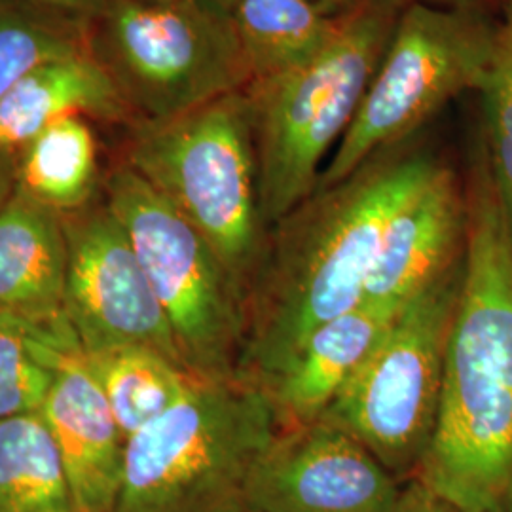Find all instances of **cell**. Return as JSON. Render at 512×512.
<instances>
[{"mask_svg": "<svg viewBox=\"0 0 512 512\" xmlns=\"http://www.w3.org/2000/svg\"><path fill=\"white\" fill-rule=\"evenodd\" d=\"M97 173V141L84 116L55 122L16 156V190L59 215L88 207Z\"/></svg>", "mask_w": 512, "mask_h": 512, "instance_id": "cell-18", "label": "cell"}, {"mask_svg": "<svg viewBox=\"0 0 512 512\" xmlns=\"http://www.w3.org/2000/svg\"><path fill=\"white\" fill-rule=\"evenodd\" d=\"M16 317L0 315V421L40 414L55 378L57 349Z\"/></svg>", "mask_w": 512, "mask_h": 512, "instance_id": "cell-22", "label": "cell"}, {"mask_svg": "<svg viewBox=\"0 0 512 512\" xmlns=\"http://www.w3.org/2000/svg\"><path fill=\"white\" fill-rule=\"evenodd\" d=\"M145 2H175V0H145Z\"/></svg>", "mask_w": 512, "mask_h": 512, "instance_id": "cell-30", "label": "cell"}, {"mask_svg": "<svg viewBox=\"0 0 512 512\" xmlns=\"http://www.w3.org/2000/svg\"><path fill=\"white\" fill-rule=\"evenodd\" d=\"M90 48L135 122H162L253 82L232 19L200 0H110Z\"/></svg>", "mask_w": 512, "mask_h": 512, "instance_id": "cell-8", "label": "cell"}, {"mask_svg": "<svg viewBox=\"0 0 512 512\" xmlns=\"http://www.w3.org/2000/svg\"><path fill=\"white\" fill-rule=\"evenodd\" d=\"M16 192V154L0 150V209Z\"/></svg>", "mask_w": 512, "mask_h": 512, "instance_id": "cell-26", "label": "cell"}, {"mask_svg": "<svg viewBox=\"0 0 512 512\" xmlns=\"http://www.w3.org/2000/svg\"><path fill=\"white\" fill-rule=\"evenodd\" d=\"M442 164L416 135L315 188L275 222L247 294L238 380L255 384L310 332L361 306L389 222Z\"/></svg>", "mask_w": 512, "mask_h": 512, "instance_id": "cell-1", "label": "cell"}, {"mask_svg": "<svg viewBox=\"0 0 512 512\" xmlns=\"http://www.w3.org/2000/svg\"><path fill=\"white\" fill-rule=\"evenodd\" d=\"M313 4H317L323 12H327L330 16H340L346 10H349L353 4H357L359 0H310Z\"/></svg>", "mask_w": 512, "mask_h": 512, "instance_id": "cell-27", "label": "cell"}, {"mask_svg": "<svg viewBox=\"0 0 512 512\" xmlns=\"http://www.w3.org/2000/svg\"><path fill=\"white\" fill-rule=\"evenodd\" d=\"M395 319L359 306L310 332L281 365L251 384L272 406L277 429L321 420Z\"/></svg>", "mask_w": 512, "mask_h": 512, "instance_id": "cell-15", "label": "cell"}, {"mask_svg": "<svg viewBox=\"0 0 512 512\" xmlns=\"http://www.w3.org/2000/svg\"><path fill=\"white\" fill-rule=\"evenodd\" d=\"M65 279L63 215L16 190L0 209V315L57 346H80L65 315Z\"/></svg>", "mask_w": 512, "mask_h": 512, "instance_id": "cell-14", "label": "cell"}, {"mask_svg": "<svg viewBox=\"0 0 512 512\" xmlns=\"http://www.w3.org/2000/svg\"><path fill=\"white\" fill-rule=\"evenodd\" d=\"M495 37L497 25L478 4L404 6L365 99L317 188L342 181L372 154L416 137L461 93L480 92Z\"/></svg>", "mask_w": 512, "mask_h": 512, "instance_id": "cell-7", "label": "cell"}, {"mask_svg": "<svg viewBox=\"0 0 512 512\" xmlns=\"http://www.w3.org/2000/svg\"><path fill=\"white\" fill-rule=\"evenodd\" d=\"M200 2L205 4L207 8L219 12L222 16H228V18H230V14H232V10H234V6H236L238 0H200Z\"/></svg>", "mask_w": 512, "mask_h": 512, "instance_id": "cell-29", "label": "cell"}, {"mask_svg": "<svg viewBox=\"0 0 512 512\" xmlns=\"http://www.w3.org/2000/svg\"><path fill=\"white\" fill-rule=\"evenodd\" d=\"M439 421L414 478L467 512H512V230L482 143Z\"/></svg>", "mask_w": 512, "mask_h": 512, "instance_id": "cell-2", "label": "cell"}, {"mask_svg": "<svg viewBox=\"0 0 512 512\" xmlns=\"http://www.w3.org/2000/svg\"><path fill=\"white\" fill-rule=\"evenodd\" d=\"M126 440L181 403L198 382L186 368L147 348L84 353Z\"/></svg>", "mask_w": 512, "mask_h": 512, "instance_id": "cell-19", "label": "cell"}, {"mask_svg": "<svg viewBox=\"0 0 512 512\" xmlns=\"http://www.w3.org/2000/svg\"><path fill=\"white\" fill-rule=\"evenodd\" d=\"M18 6L37 10L54 18L67 19L84 27H92L93 21L103 16L110 0H4Z\"/></svg>", "mask_w": 512, "mask_h": 512, "instance_id": "cell-24", "label": "cell"}, {"mask_svg": "<svg viewBox=\"0 0 512 512\" xmlns=\"http://www.w3.org/2000/svg\"><path fill=\"white\" fill-rule=\"evenodd\" d=\"M126 164L209 241L245 298L266 253L249 95L131 126Z\"/></svg>", "mask_w": 512, "mask_h": 512, "instance_id": "cell-4", "label": "cell"}, {"mask_svg": "<svg viewBox=\"0 0 512 512\" xmlns=\"http://www.w3.org/2000/svg\"><path fill=\"white\" fill-rule=\"evenodd\" d=\"M399 494V478L359 440L317 420L277 429L256 463L249 511L391 512Z\"/></svg>", "mask_w": 512, "mask_h": 512, "instance_id": "cell-11", "label": "cell"}, {"mask_svg": "<svg viewBox=\"0 0 512 512\" xmlns=\"http://www.w3.org/2000/svg\"><path fill=\"white\" fill-rule=\"evenodd\" d=\"M461 275L463 260L406 304L321 418L348 431L397 478L416 475L437 429Z\"/></svg>", "mask_w": 512, "mask_h": 512, "instance_id": "cell-9", "label": "cell"}, {"mask_svg": "<svg viewBox=\"0 0 512 512\" xmlns=\"http://www.w3.org/2000/svg\"><path fill=\"white\" fill-rule=\"evenodd\" d=\"M90 50V27L0 0V101L40 65Z\"/></svg>", "mask_w": 512, "mask_h": 512, "instance_id": "cell-21", "label": "cell"}, {"mask_svg": "<svg viewBox=\"0 0 512 512\" xmlns=\"http://www.w3.org/2000/svg\"><path fill=\"white\" fill-rule=\"evenodd\" d=\"M401 6L410 4H431V6H458V4H476L478 0H395Z\"/></svg>", "mask_w": 512, "mask_h": 512, "instance_id": "cell-28", "label": "cell"}, {"mask_svg": "<svg viewBox=\"0 0 512 512\" xmlns=\"http://www.w3.org/2000/svg\"><path fill=\"white\" fill-rule=\"evenodd\" d=\"M230 19L253 82L310 61L340 23V16H330L310 0H238Z\"/></svg>", "mask_w": 512, "mask_h": 512, "instance_id": "cell-17", "label": "cell"}, {"mask_svg": "<svg viewBox=\"0 0 512 512\" xmlns=\"http://www.w3.org/2000/svg\"><path fill=\"white\" fill-rule=\"evenodd\" d=\"M391 512H467L452 501L427 488L418 478H410L401 486V494Z\"/></svg>", "mask_w": 512, "mask_h": 512, "instance_id": "cell-25", "label": "cell"}, {"mask_svg": "<svg viewBox=\"0 0 512 512\" xmlns=\"http://www.w3.org/2000/svg\"><path fill=\"white\" fill-rule=\"evenodd\" d=\"M105 205L128 234L188 372L238 380L247 298L209 241L128 164L110 173Z\"/></svg>", "mask_w": 512, "mask_h": 512, "instance_id": "cell-6", "label": "cell"}, {"mask_svg": "<svg viewBox=\"0 0 512 512\" xmlns=\"http://www.w3.org/2000/svg\"><path fill=\"white\" fill-rule=\"evenodd\" d=\"M0 512H78L59 448L40 414L0 421Z\"/></svg>", "mask_w": 512, "mask_h": 512, "instance_id": "cell-20", "label": "cell"}, {"mask_svg": "<svg viewBox=\"0 0 512 512\" xmlns=\"http://www.w3.org/2000/svg\"><path fill=\"white\" fill-rule=\"evenodd\" d=\"M478 93L484 112V139L480 143L512 230V0L505 2V18L497 25L494 59Z\"/></svg>", "mask_w": 512, "mask_h": 512, "instance_id": "cell-23", "label": "cell"}, {"mask_svg": "<svg viewBox=\"0 0 512 512\" xmlns=\"http://www.w3.org/2000/svg\"><path fill=\"white\" fill-rule=\"evenodd\" d=\"M71 116L135 124L92 48L40 65L0 101V150L18 156L44 129Z\"/></svg>", "mask_w": 512, "mask_h": 512, "instance_id": "cell-16", "label": "cell"}, {"mask_svg": "<svg viewBox=\"0 0 512 512\" xmlns=\"http://www.w3.org/2000/svg\"><path fill=\"white\" fill-rule=\"evenodd\" d=\"M465 243L467 190L454 167L444 162L389 222L361 306L397 317L461 264Z\"/></svg>", "mask_w": 512, "mask_h": 512, "instance_id": "cell-12", "label": "cell"}, {"mask_svg": "<svg viewBox=\"0 0 512 512\" xmlns=\"http://www.w3.org/2000/svg\"><path fill=\"white\" fill-rule=\"evenodd\" d=\"M63 224L67 234L63 306L82 351L147 348L186 368L164 308L126 230L109 207H86L63 215Z\"/></svg>", "mask_w": 512, "mask_h": 512, "instance_id": "cell-10", "label": "cell"}, {"mask_svg": "<svg viewBox=\"0 0 512 512\" xmlns=\"http://www.w3.org/2000/svg\"><path fill=\"white\" fill-rule=\"evenodd\" d=\"M40 418L59 448L78 512H114L126 437L80 346L57 349L54 384Z\"/></svg>", "mask_w": 512, "mask_h": 512, "instance_id": "cell-13", "label": "cell"}, {"mask_svg": "<svg viewBox=\"0 0 512 512\" xmlns=\"http://www.w3.org/2000/svg\"><path fill=\"white\" fill-rule=\"evenodd\" d=\"M275 433L255 385L198 380L126 440L114 512H251V478Z\"/></svg>", "mask_w": 512, "mask_h": 512, "instance_id": "cell-5", "label": "cell"}, {"mask_svg": "<svg viewBox=\"0 0 512 512\" xmlns=\"http://www.w3.org/2000/svg\"><path fill=\"white\" fill-rule=\"evenodd\" d=\"M401 10L395 0H359L340 14L334 37L319 54L245 90L268 228L317 188L321 164L361 107Z\"/></svg>", "mask_w": 512, "mask_h": 512, "instance_id": "cell-3", "label": "cell"}]
</instances>
